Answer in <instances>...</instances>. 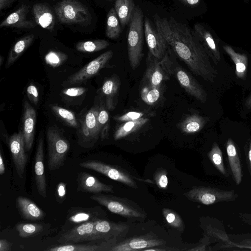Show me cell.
<instances>
[{"label":"cell","mask_w":251,"mask_h":251,"mask_svg":"<svg viewBox=\"0 0 251 251\" xmlns=\"http://www.w3.org/2000/svg\"><path fill=\"white\" fill-rule=\"evenodd\" d=\"M153 20L156 28L177 57L194 74L213 83L217 71L194 31L173 18H161L156 14Z\"/></svg>","instance_id":"obj_1"},{"label":"cell","mask_w":251,"mask_h":251,"mask_svg":"<svg viewBox=\"0 0 251 251\" xmlns=\"http://www.w3.org/2000/svg\"><path fill=\"white\" fill-rule=\"evenodd\" d=\"M129 24L127 38L128 58L130 67L135 70L140 65L144 56V19L143 12L139 6H136Z\"/></svg>","instance_id":"obj_2"},{"label":"cell","mask_w":251,"mask_h":251,"mask_svg":"<svg viewBox=\"0 0 251 251\" xmlns=\"http://www.w3.org/2000/svg\"><path fill=\"white\" fill-rule=\"evenodd\" d=\"M90 199L104 206L112 213L130 220L143 221L147 214L139 205L126 198L110 195L96 194Z\"/></svg>","instance_id":"obj_3"},{"label":"cell","mask_w":251,"mask_h":251,"mask_svg":"<svg viewBox=\"0 0 251 251\" xmlns=\"http://www.w3.org/2000/svg\"><path fill=\"white\" fill-rule=\"evenodd\" d=\"M169 47L165 55L158 59L149 51L146 58V69L142 82L152 86H161L163 83L173 76L172 60L169 54Z\"/></svg>","instance_id":"obj_4"},{"label":"cell","mask_w":251,"mask_h":251,"mask_svg":"<svg viewBox=\"0 0 251 251\" xmlns=\"http://www.w3.org/2000/svg\"><path fill=\"white\" fill-rule=\"evenodd\" d=\"M54 10L62 24L86 25L92 20L87 7L76 0H62L55 5Z\"/></svg>","instance_id":"obj_5"},{"label":"cell","mask_w":251,"mask_h":251,"mask_svg":"<svg viewBox=\"0 0 251 251\" xmlns=\"http://www.w3.org/2000/svg\"><path fill=\"white\" fill-rule=\"evenodd\" d=\"M184 195L190 201L204 205L234 201L238 197V195L234 190H224L205 186L193 187Z\"/></svg>","instance_id":"obj_6"},{"label":"cell","mask_w":251,"mask_h":251,"mask_svg":"<svg viewBox=\"0 0 251 251\" xmlns=\"http://www.w3.org/2000/svg\"><path fill=\"white\" fill-rule=\"evenodd\" d=\"M50 170L59 169L64 164L70 145L66 139L59 131L54 127H50L47 131Z\"/></svg>","instance_id":"obj_7"},{"label":"cell","mask_w":251,"mask_h":251,"mask_svg":"<svg viewBox=\"0 0 251 251\" xmlns=\"http://www.w3.org/2000/svg\"><path fill=\"white\" fill-rule=\"evenodd\" d=\"M79 165L81 167L96 171L134 189L138 188L135 180L136 178L122 168L97 160H88L81 162Z\"/></svg>","instance_id":"obj_8"},{"label":"cell","mask_w":251,"mask_h":251,"mask_svg":"<svg viewBox=\"0 0 251 251\" xmlns=\"http://www.w3.org/2000/svg\"><path fill=\"white\" fill-rule=\"evenodd\" d=\"M172 72L173 76L188 94L202 103L206 101L207 95L202 85L189 73L173 61Z\"/></svg>","instance_id":"obj_9"},{"label":"cell","mask_w":251,"mask_h":251,"mask_svg":"<svg viewBox=\"0 0 251 251\" xmlns=\"http://www.w3.org/2000/svg\"><path fill=\"white\" fill-rule=\"evenodd\" d=\"M144 30L149 51L158 59L163 57L169 46L154 24L147 17L144 19Z\"/></svg>","instance_id":"obj_10"},{"label":"cell","mask_w":251,"mask_h":251,"mask_svg":"<svg viewBox=\"0 0 251 251\" xmlns=\"http://www.w3.org/2000/svg\"><path fill=\"white\" fill-rule=\"evenodd\" d=\"M129 226L124 223H115L99 219L95 226L97 236L100 241L124 239Z\"/></svg>","instance_id":"obj_11"},{"label":"cell","mask_w":251,"mask_h":251,"mask_svg":"<svg viewBox=\"0 0 251 251\" xmlns=\"http://www.w3.org/2000/svg\"><path fill=\"white\" fill-rule=\"evenodd\" d=\"M113 55L112 50L101 54L79 71L70 76L68 79V82L72 84L79 83L94 76L105 67Z\"/></svg>","instance_id":"obj_12"},{"label":"cell","mask_w":251,"mask_h":251,"mask_svg":"<svg viewBox=\"0 0 251 251\" xmlns=\"http://www.w3.org/2000/svg\"><path fill=\"white\" fill-rule=\"evenodd\" d=\"M165 244L164 240L147 235L124 239L115 244L109 251H143L145 249Z\"/></svg>","instance_id":"obj_13"},{"label":"cell","mask_w":251,"mask_h":251,"mask_svg":"<svg viewBox=\"0 0 251 251\" xmlns=\"http://www.w3.org/2000/svg\"><path fill=\"white\" fill-rule=\"evenodd\" d=\"M98 219L78 225L63 233L58 241L61 243H66L70 241L79 242L98 240L95 229Z\"/></svg>","instance_id":"obj_14"},{"label":"cell","mask_w":251,"mask_h":251,"mask_svg":"<svg viewBox=\"0 0 251 251\" xmlns=\"http://www.w3.org/2000/svg\"><path fill=\"white\" fill-rule=\"evenodd\" d=\"M9 146L16 171L20 178H23L27 162L25 152V142L22 131L13 134L10 137Z\"/></svg>","instance_id":"obj_15"},{"label":"cell","mask_w":251,"mask_h":251,"mask_svg":"<svg viewBox=\"0 0 251 251\" xmlns=\"http://www.w3.org/2000/svg\"><path fill=\"white\" fill-rule=\"evenodd\" d=\"M194 29L196 36L208 55L217 64L221 60V55L219 49L212 34L200 24H195Z\"/></svg>","instance_id":"obj_16"},{"label":"cell","mask_w":251,"mask_h":251,"mask_svg":"<svg viewBox=\"0 0 251 251\" xmlns=\"http://www.w3.org/2000/svg\"><path fill=\"white\" fill-rule=\"evenodd\" d=\"M44 142L42 138L38 141L34 163V174L38 193L43 198L47 196V183L44 163Z\"/></svg>","instance_id":"obj_17"},{"label":"cell","mask_w":251,"mask_h":251,"mask_svg":"<svg viewBox=\"0 0 251 251\" xmlns=\"http://www.w3.org/2000/svg\"><path fill=\"white\" fill-rule=\"evenodd\" d=\"M78 189L91 193H114L113 186L100 182L97 177L85 172H81L77 177Z\"/></svg>","instance_id":"obj_18"},{"label":"cell","mask_w":251,"mask_h":251,"mask_svg":"<svg viewBox=\"0 0 251 251\" xmlns=\"http://www.w3.org/2000/svg\"><path fill=\"white\" fill-rule=\"evenodd\" d=\"M28 12V6L25 4H22L1 22L0 27H11L27 29L34 28L36 24L33 21L26 18Z\"/></svg>","instance_id":"obj_19"},{"label":"cell","mask_w":251,"mask_h":251,"mask_svg":"<svg viewBox=\"0 0 251 251\" xmlns=\"http://www.w3.org/2000/svg\"><path fill=\"white\" fill-rule=\"evenodd\" d=\"M36 117L35 109L25 100L22 132L25 139V150L28 151L31 149L33 143Z\"/></svg>","instance_id":"obj_20"},{"label":"cell","mask_w":251,"mask_h":251,"mask_svg":"<svg viewBox=\"0 0 251 251\" xmlns=\"http://www.w3.org/2000/svg\"><path fill=\"white\" fill-rule=\"evenodd\" d=\"M118 242L116 240L100 241L94 244H65L50 247L48 251H109Z\"/></svg>","instance_id":"obj_21"},{"label":"cell","mask_w":251,"mask_h":251,"mask_svg":"<svg viewBox=\"0 0 251 251\" xmlns=\"http://www.w3.org/2000/svg\"><path fill=\"white\" fill-rule=\"evenodd\" d=\"M120 85V77L116 75H112L103 82L102 92L105 98L106 107L109 110L115 109L118 104Z\"/></svg>","instance_id":"obj_22"},{"label":"cell","mask_w":251,"mask_h":251,"mask_svg":"<svg viewBox=\"0 0 251 251\" xmlns=\"http://www.w3.org/2000/svg\"><path fill=\"white\" fill-rule=\"evenodd\" d=\"M33 13L37 24L42 28L52 31L55 25L54 14L45 3H36L33 6Z\"/></svg>","instance_id":"obj_23"},{"label":"cell","mask_w":251,"mask_h":251,"mask_svg":"<svg viewBox=\"0 0 251 251\" xmlns=\"http://www.w3.org/2000/svg\"><path fill=\"white\" fill-rule=\"evenodd\" d=\"M99 107H92L86 114L82 123V132L87 139H96L100 133L98 124Z\"/></svg>","instance_id":"obj_24"},{"label":"cell","mask_w":251,"mask_h":251,"mask_svg":"<svg viewBox=\"0 0 251 251\" xmlns=\"http://www.w3.org/2000/svg\"><path fill=\"white\" fill-rule=\"evenodd\" d=\"M17 206L22 216L29 220H38L43 218L44 211L31 200L19 196L17 199Z\"/></svg>","instance_id":"obj_25"},{"label":"cell","mask_w":251,"mask_h":251,"mask_svg":"<svg viewBox=\"0 0 251 251\" xmlns=\"http://www.w3.org/2000/svg\"><path fill=\"white\" fill-rule=\"evenodd\" d=\"M208 121L207 117L198 114H190L178 123V128L185 133H195L201 130Z\"/></svg>","instance_id":"obj_26"},{"label":"cell","mask_w":251,"mask_h":251,"mask_svg":"<svg viewBox=\"0 0 251 251\" xmlns=\"http://www.w3.org/2000/svg\"><path fill=\"white\" fill-rule=\"evenodd\" d=\"M226 150L231 170L235 181L238 185L242 181L243 175L237 149L231 138L227 141Z\"/></svg>","instance_id":"obj_27"},{"label":"cell","mask_w":251,"mask_h":251,"mask_svg":"<svg viewBox=\"0 0 251 251\" xmlns=\"http://www.w3.org/2000/svg\"><path fill=\"white\" fill-rule=\"evenodd\" d=\"M223 49L235 64L237 77L244 79L248 71V56L245 54L236 52L232 48L227 45L224 46Z\"/></svg>","instance_id":"obj_28"},{"label":"cell","mask_w":251,"mask_h":251,"mask_svg":"<svg viewBox=\"0 0 251 251\" xmlns=\"http://www.w3.org/2000/svg\"><path fill=\"white\" fill-rule=\"evenodd\" d=\"M135 7L133 0H116L114 8L123 28L129 23Z\"/></svg>","instance_id":"obj_29"},{"label":"cell","mask_w":251,"mask_h":251,"mask_svg":"<svg viewBox=\"0 0 251 251\" xmlns=\"http://www.w3.org/2000/svg\"><path fill=\"white\" fill-rule=\"evenodd\" d=\"M149 120L148 117H144L124 122L115 131L114 134L115 140H120L138 131L144 126Z\"/></svg>","instance_id":"obj_30"},{"label":"cell","mask_w":251,"mask_h":251,"mask_svg":"<svg viewBox=\"0 0 251 251\" xmlns=\"http://www.w3.org/2000/svg\"><path fill=\"white\" fill-rule=\"evenodd\" d=\"M33 34L26 35L19 40L11 49L6 63V67H9L28 48L34 40Z\"/></svg>","instance_id":"obj_31"},{"label":"cell","mask_w":251,"mask_h":251,"mask_svg":"<svg viewBox=\"0 0 251 251\" xmlns=\"http://www.w3.org/2000/svg\"><path fill=\"white\" fill-rule=\"evenodd\" d=\"M142 83L140 90L142 100L148 105H154L161 98L162 85L152 86L148 83Z\"/></svg>","instance_id":"obj_32"},{"label":"cell","mask_w":251,"mask_h":251,"mask_svg":"<svg viewBox=\"0 0 251 251\" xmlns=\"http://www.w3.org/2000/svg\"><path fill=\"white\" fill-rule=\"evenodd\" d=\"M120 24L114 7L111 8L107 15L106 36L111 39H118L121 32Z\"/></svg>","instance_id":"obj_33"},{"label":"cell","mask_w":251,"mask_h":251,"mask_svg":"<svg viewBox=\"0 0 251 251\" xmlns=\"http://www.w3.org/2000/svg\"><path fill=\"white\" fill-rule=\"evenodd\" d=\"M109 45V43L105 40L96 39L78 42L76 49L79 51L93 52L106 49Z\"/></svg>","instance_id":"obj_34"},{"label":"cell","mask_w":251,"mask_h":251,"mask_svg":"<svg viewBox=\"0 0 251 251\" xmlns=\"http://www.w3.org/2000/svg\"><path fill=\"white\" fill-rule=\"evenodd\" d=\"M162 214L170 226L180 232L184 231V223L180 216L177 212L172 209L164 208L162 209Z\"/></svg>","instance_id":"obj_35"},{"label":"cell","mask_w":251,"mask_h":251,"mask_svg":"<svg viewBox=\"0 0 251 251\" xmlns=\"http://www.w3.org/2000/svg\"><path fill=\"white\" fill-rule=\"evenodd\" d=\"M208 156L212 164L218 170L226 176H227L222 156V151L216 143L213 144L210 151L208 153Z\"/></svg>","instance_id":"obj_36"},{"label":"cell","mask_w":251,"mask_h":251,"mask_svg":"<svg viewBox=\"0 0 251 251\" xmlns=\"http://www.w3.org/2000/svg\"><path fill=\"white\" fill-rule=\"evenodd\" d=\"M155 113L153 111H130L120 115H115L113 119L119 122H126L127 121L137 120L142 118L154 116Z\"/></svg>","instance_id":"obj_37"},{"label":"cell","mask_w":251,"mask_h":251,"mask_svg":"<svg viewBox=\"0 0 251 251\" xmlns=\"http://www.w3.org/2000/svg\"><path fill=\"white\" fill-rule=\"evenodd\" d=\"M16 229L20 237L26 238L38 233L41 231L42 226L36 223H20L16 226Z\"/></svg>","instance_id":"obj_38"},{"label":"cell","mask_w":251,"mask_h":251,"mask_svg":"<svg viewBox=\"0 0 251 251\" xmlns=\"http://www.w3.org/2000/svg\"><path fill=\"white\" fill-rule=\"evenodd\" d=\"M51 109L59 117L70 126L75 127L77 126L76 119L72 111L56 105H52Z\"/></svg>","instance_id":"obj_39"},{"label":"cell","mask_w":251,"mask_h":251,"mask_svg":"<svg viewBox=\"0 0 251 251\" xmlns=\"http://www.w3.org/2000/svg\"><path fill=\"white\" fill-rule=\"evenodd\" d=\"M67 57L65 53L51 50L46 55L45 60L48 65L54 68L62 65L67 59Z\"/></svg>","instance_id":"obj_40"},{"label":"cell","mask_w":251,"mask_h":251,"mask_svg":"<svg viewBox=\"0 0 251 251\" xmlns=\"http://www.w3.org/2000/svg\"><path fill=\"white\" fill-rule=\"evenodd\" d=\"M90 212L79 211L69 217V221L73 224H80L85 222L97 220L98 218L94 217Z\"/></svg>","instance_id":"obj_41"},{"label":"cell","mask_w":251,"mask_h":251,"mask_svg":"<svg viewBox=\"0 0 251 251\" xmlns=\"http://www.w3.org/2000/svg\"><path fill=\"white\" fill-rule=\"evenodd\" d=\"M153 178L154 181L160 189H166L167 188L168 179L167 172L164 169H158L155 172Z\"/></svg>","instance_id":"obj_42"},{"label":"cell","mask_w":251,"mask_h":251,"mask_svg":"<svg viewBox=\"0 0 251 251\" xmlns=\"http://www.w3.org/2000/svg\"><path fill=\"white\" fill-rule=\"evenodd\" d=\"M98 120L99 129L100 131L103 128L106 126H110L109 123V114L103 106H101L99 107Z\"/></svg>","instance_id":"obj_43"},{"label":"cell","mask_w":251,"mask_h":251,"mask_svg":"<svg viewBox=\"0 0 251 251\" xmlns=\"http://www.w3.org/2000/svg\"><path fill=\"white\" fill-rule=\"evenodd\" d=\"M26 93L29 100L37 105L39 100V94L36 87L33 84L29 85L26 89Z\"/></svg>","instance_id":"obj_44"},{"label":"cell","mask_w":251,"mask_h":251,"mask_svg":"<svg viewBox=\"0 0 251 251\" xmlns=\"http://www.w3.org/2000/svg\"><path fill=\"white\" fill-rule=\"evenodd\" d=\"M86 91L84 87H72L66 89L63 91V93L69 97H78L83 95Z\"/></svg>","instance_id":"obj_45"},{"label":"cell","mask_w":251,"mask_h":251,"mask_svg":"<svg viewBox=\"0 0 251 251\" xmlns=\"http://www.w3.org/2000/svg\"><path fill=\"white\" fill-rule=\"evenodd\" d=\"M56 191L59 199L63 200L66 194V184L64 182L59 183L57 186Z\"/></svg>","instance_id":"obj_46"},{"label":"cell","mask_w":251,"mask_h":251,"mask_svg":"<svg viewBox=\"0 0 251 251\" xmlns=\"http://www.w3.org/2000/svg\"><path fill=\"white\" fill-rule=\"evenodd\" d=\"M12 244L5 239L0 240V251H9Z\"/></svg>","instance_id":"obj_47"},{"label":"cell","mask_w":251,"mask_h":251,"mask_svg":"<svg viewBox=\"0 0 251 251\" xmlns=\"http://www.w3.org/2000/svg\"><path fill=\"white\" fill-rule=\"evenodd\" d=\"M232 246H235L240 248H246L251 249V240L248 241H244L240 242L239 244H236L235 243H231Z\"/></svg>","instance_id":"obj_48"},{"label":"cell","mask_w":251,"mask_h":251,"mask_svg":"<svg viewBox=\"0 0 251 251\" xmlns=\"http://www.w3.org/2000/svg\"><path fill=\"white\" fill-rule=\"evenodd\" d=\"M158 246L156 247H153L151 248H149L148 249H145L143 250V251H179V249H175V248H168V249H164V248H160L157 247Z\"/></svg>","instance_id":"obj_49"},{"label":"cell","mask_w":251,"mask_h":251,"mask_svg":"<svg viewBox=\"0 0 251 251\" xmlns=\"http://www.w3.org/2000/svg\"><path fill=\"white\" fill-rule=\"evenodd\" d=\"M14 0H0V10H2L9 7Z\"/></svg>","instance_id":"obj_50"},{"label":"cell","mask_w":251,"mask_h":251,"mask_svg":"<svg viewBox=\"0 0 251 251\" xmlns=\"http://www.w3.org/2000/svg\"><path fill=\"white\" fill-rule=\"evenodd\" d=\"M5 165L1 153H0V175H2L5 173Z\"/></svg>","instance_id":"obj_51"},{"label":"cell","mask_w":251,"mask_h":251,"mask_svg":"<svg viewBox=\"0 0 251 251\" xmlns=\"http://www.w3.org/2000/svg\"><path fill=\"white\" fill-rule=\"evenodd\" d=\"M182 0L184 3L185 4L194 6L198 4L200 0Z\"/></svg>","instance_id":"obj_52"},{"label":"cell","mask_w":251,"mask_h":251,"mask_svg":"<svg viewBox=\"0 0 251 251\" xmlns=\"http://www.w3.org/2000/svg\"><path fill=\"white\" fill-rule=\"evenodd\" d=\"M245 106L248 109H251V92L245 101Z\"/></svg>","instance_id":"obj_53"},{"label":"cell","mask_w":251,"mask_h":251,"mask_svg":"<svg viewBox=\"0 0 251 251\" xmlns=\"http://www.w3.org/2000/svg\"><path fill=\"white\" fill-rule=\"evenodd\" d=\"M248 158H249V160L250 169H251V140H250V143H249V152H248Z\"/></svg>","instance_id":"obj_54"},{"label":"cell","mask_w":251,"mask_h":251,"mask_svg":"<svg viewBox=\"0 0 251 251\" xmlns=\"http://www.w3.org/2000/svg\"><path fill=\"white\" fill-rule=\"evenodd\" d=\"M2 56H0V65L2 64Z\"/></svg>","instance_id":"obj_55"}]
</instances>
